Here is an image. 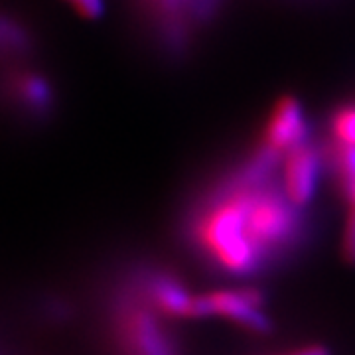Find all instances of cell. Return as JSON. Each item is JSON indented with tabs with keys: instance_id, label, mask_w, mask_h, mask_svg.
Listing matches in <instances>:
<instances>
[{
	"instance_id": "1",
	"label": "cell",
	"mask_w": 355,
	"mask_h": 355,
	"mask_svg": "<svg viewBox=\"0 0 355 355\" xmlns=\"http://www.w3.org/2000/svg\"><path fill=\"white\" fill-rule=\"evenodd\" d=\"M254 186L225 182L193 225L196 241L221 270L249 277L266 268V261L249 235V203Z\"/></svg>"
},
{
	"instance_id": "2",
	"label": "cell",
	"mask_w": 355,
	"mask_h": 355,
	"mask_svg": "<svg viewBox=\"0 0 355 355\" xmlns=\"http://www.w3.org/2000/svg\"><path fill=\"white\" fill-rule=\"evenodd\" d=\"M263 302H265L263 294L253 286H239L233 291H216L200 296L202 318H227L245 330L259 331V334L270 330V322L263 310Z\"/></svg>"
},
{
	"instance_id": "3",
	"label": "cell",
	"mask_w": 355,
	"mask_h": 355,
	"mask_svg": "<svg viewBox=\"0 0 355 355\" xmlns=\"http://www.w3.org/2000/svg\"><path fill=\"white\" fill-rule=\"evenodd\" d=\"M322 156L316 144L310 140L284 154L282 160V186L296 207H304L312 202L318 188Z\"/></svg>"
},
{
	"instance_id": "4",
	"label": "cell",
	"mask_w": 355,
	"mask_h": 355,
	"mask_svg": "<svg viewBox=\"0 0 355 355\" xmlns=\"http://www.w3.org/2000/svg\"><path fill=\"white\" fill-rule=\"evenodd\" d=\"M121 331L128 355H176V349L150 310L130 306L121 314Z\"/></svg>"
},
{
	"instance_id": "5",
	"label": "cell",
	"mask_w": 355,
	"mask_h": 355,
	"mask_svg": "<svg viewBox=\"0 0 355 355\" xmlns=\"http://www.w3.org/2000/svg\"><path fill=\"white\" fill-rule=\"evenodd\" d=\"M263 142L282 154L310 142V123L296 97L286 95L275 105L266 123Z\"/></svg>"
},
{
	"instance_id": "6",
	"label": "cell",
	"mask_w": 355,
	"mask_h": 355,
	"mask_svg": "<svg viewBox=\"0 0 355 355\" xmlns=\"http://www.w3.org/2000/svg\"><path fill=\"white\" fill-rule=\"evenodd\" d=\"M146 294L154 308L172 318H196V300L184 284L170 275H154L146 282Z\"/></svg>"
},
{
	"instance_id": "7",
	"label": "cell",
	"mask_w": 355,
	"mask_h": 355,
	"mask_svg": "<svg viewBox=\"0 0 355 355\" xmlns=\"http://www.w3.org/2000/svg\"><path fill=\"white\" fill-rule=\"evenodd\" d=\"M12 95L18 107L34 116H48L55 103V93L48 77L36 71L16 73L12 79Z\"/></svg>"
},
{
	"instance_id": "8",
	"label": "cell",
	"mask_w": 355,
	"mask_h": 355,
	"mask_svg": "<svg viewBox=\"0 0 355 355\" xmlns=\"http://www.w3.org/2000/svg\"><path fill=\"white\" fill-rule=\"evenodd\" d=\"M331 130L336 140L345 144H355V103H349L334 113Z\"/></svg>"
},
{
	"instance_id": "9",
	"label": "cell",
	"mask_w": 355,
	"mask_h": 355,
	"mask_svg": "<svg viewBox=\"0 0 355 355\" xmlns=\"http://www.w3.org/2000/svg\"><path fill=\"white\" fill-rule=\"evenodd\" d=\"M2 44H4V50L14 51L16 55L26 53L32 46V40L30 34L26 32V28L12 22L8 16H4V24H2Z\"/></svg>"
},
{
	"instance_id": "10",
	"label": "cell",
	"mask_w": 355,
	"mask_h": 355,
	"mask_svg": "<svg viewBox=\"0 0 355 355\" xmlns=\"http://www.w3.org/2000/svg\"><path fill=\"white\" fill-rule=\"evenodd\" d=\"M144 2L156 14L158 20L176 18V16H186L188 18V12H186L188 10V0H144Z\"/></svg>"
},
{
	"instance_id": "11",
	"label": "cell",
	"mask_w": 355,
	"mask_h": 355,
	"mask_svg": "<svg viewBox=\"0 0 355 355\" xmlns=\"http://www.w3.org/2000/svg\"><path fill=\"white\" fill-rule=\"evenodd\" d=\"M221 6V0H188V18L191 24H203L211 16H216Z\"/></svg>"
},
{
	"instance_id": "12",
	"label": "cell",
	"mask_w": 355,
	"mask_h": 355,
	"mask_svg": "<svg viewBox=\"0 0 355 355\" xmlns=\"http://www.w3.org/2000/svg\"><path fill=\"white\" fill-rule=\"evenodd\" d=\"M342 253L347 263L355 265V207H349V214H347V219H345Z\"/></svg>"
},
{
	"instance_id": "13",
	"label": "cell",
	"mask_w": 355,
	"mask_h": 355,
	"mask_svg": "<svg viewBox=\"0 0 355 355\" xmlns=\"http://www.w3.org/2000/svg\"><path fill=\"white\" fill-rule=\"evenodd\" d=\"M69 2H73L77 12L81 16H87V18H99L105 12L103 0H69Z\"/></svg>"
},
{
	"instance_id": "14",
	"label": "cell",
	"mask_w": 355,
	"mask_h": 355,
	"mask_svg": "<svg viewBox=\"0 0 355 355\" xmlns=\"http://www.w3.org/2000/svg\"><path fill=\"white\" fill-rule=\"evenodd\" d=\"M340 190L343 191V198L349 207H355V178H352L349 182H345L340 186Z\"/></svg>"
},
{
	"instance_id": "15",
	"label": "cell",
	"mask_w": 355,
	"mask_h": 355,
	"mask_svg": "<svg viewBox=\"0 0 355 355\" xmlns=\"http://www.w3.org/2000/svg\"><path fill=\"white\" fill-rule=\"evenodd\" d=\"M286 355H330L326 347L322 345H310V347H302V349H296V352H291Z\"/></svg>"
}]
</instances>
